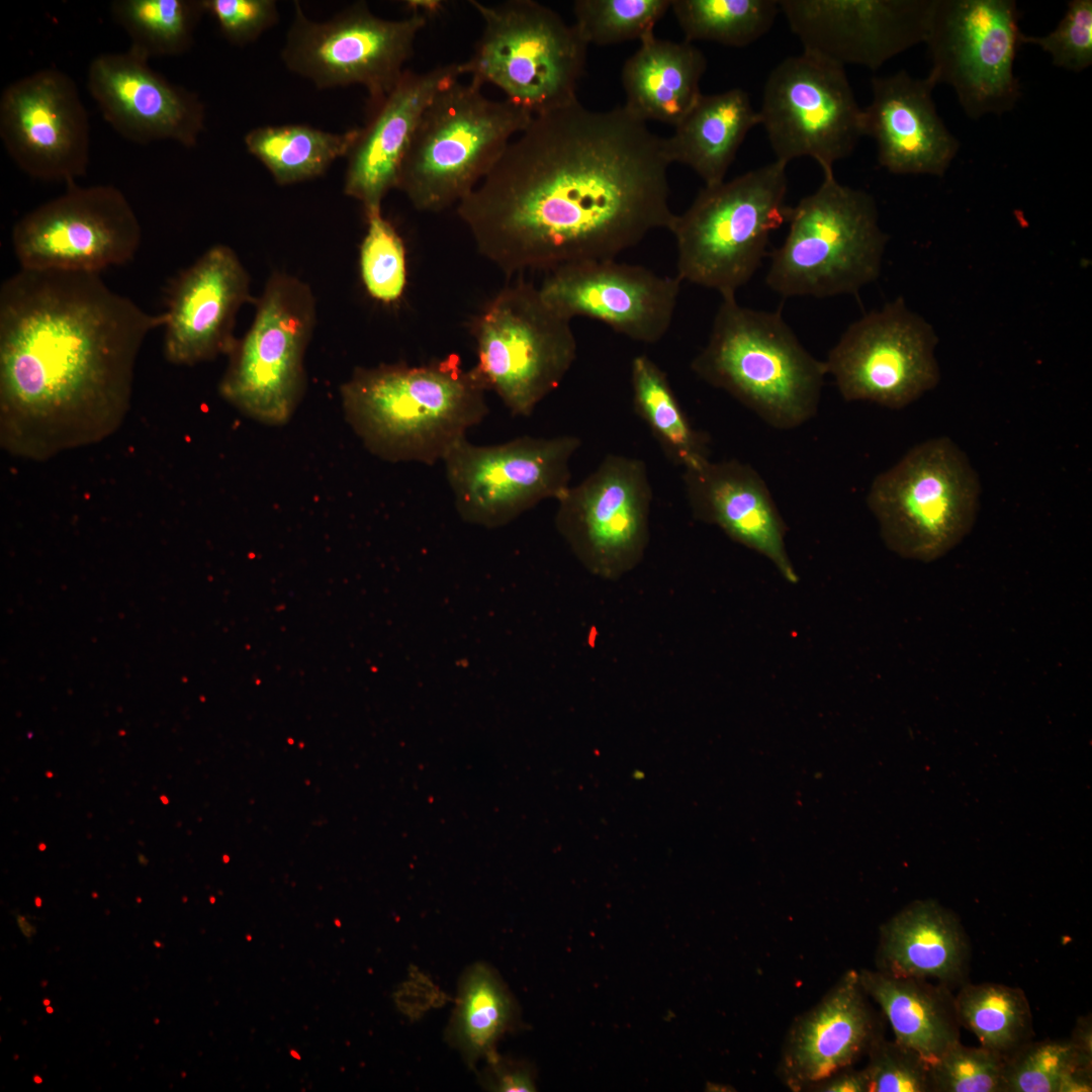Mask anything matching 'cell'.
Here are the masks:
<instances>
[{
    "mask_svg": "<svg viewBox=\"0 0 1092 1092\" xmlns=\"http://www.w3.org/2000/svg\"><path fill=\"white\" fill-rule=\"evenodd\" d=\"M255 304L250 329L228 355L218 390L245 416L281 426L304 394V355L315 325V299L305 282L276 272Z\"/></svg>",
    "mask_w": 1092,
    "mask_h": 1092,
    "instance_id": "8fae6325",
    "label": "cell"
},
{
    "mask_svg": "<svg viewBox=\"0 0 1092 1092\" xmlns=\"http://www.w3.org/2000/svg\"><path fill=\"white\" fill-rule=\"evenodd\" d=\"M33 1081L36 1084H40L42 1082V1079L39 1076L36 1075V1076L33 1077Z\"/></svg>",
    "mask_w": 1092,
    "mask_h": 1092,
    "instance_id": "f5cc1de1",
    "label": "cell"
},
{
    "mask_svg": "<svg viewBox=\"0 0 1092 1092\" xmlns=\"http://www.w3.org/2000/svg\"><path fill=\"white\" fill-rule=\"evenodd\" d=\"M493 1088L500 1092H528L534 1091L535 1085L532 1073L527 1068L513 1067L497 1071Z\"/></svg>",
    "mask_w": 1092,
    "mask_h": 1092,
    "instance_id": "bcb514c9",
    "label": "cell"
},
{
    "mask_svg": "<svg viewBox=\"0 0 1092 1092\" xmlns=\"http://www.w3.org/2000/svg\"><path fill=\"white\" fill-rule=\"evenodd\" d=\"M960 1025L982 1046L1005 1057L1033 1039L1032 1012L1025 993L997 983H965L954 995Z\"/></svg>",
    "mask_w": 1092,
    "mask_h": 1092,
    "instance_id": "836d02e7",
    "label": "cell"
},
{
    "mask_svg": "<svg viewBox=\"0 0 1092 1092\" xmlns=\"http://www.w3.org/2000/svg\"><path fill=\"white\" fill-rule=\"evenodd\" d=\"M670 6L671 0H576L573 25L587 44L641 41Z\"/></svg>",
    "mask_w": 1092,
    "mask_h": 1092,
    "instance_id": "74e56055",
    "label": "cell"
},
{
    "mask_svg": "<svg viewBox=\"0 0 1092 1092\" xmlns=\"http://www.w3.org/2000/svg\"><path fill=\"white\" fill-rule=\"evenodd\" d=\"M154 314L100 274L19 268L0 287V439L48 460L97 443L123 422Z\"/></svg>",
    "mask_w": 1092,
    "mask_h": 1092,
    "instance_id": "7a4b0ae2",
    "label": "cell"
},
{
    "mask_svg": "<svg viewBox=\"0 0 1092 1092\" xmlns=\"http://www.w3.org/2000/svg\"><path fill=\"white\" fill-rule=\"evenodd\" d=\"M687 500L696 518L719 526L736 542L767 558L781 575L796 583L788 555L786 525L760 475L737 460L710 459L685 468Z\"/></svg>",
    "mask_w": 1092,
    "mask_h": 1092,
    "instance_id": "4316f807",
    "label": "cell"
},
{
    "mask_svg": "<svg viewBox=\"0 0 1092 1092\" xmlns=\"http://www.w3.org/2000/svg\"><path fill=\"white\" fill-rule=\"evenodd\" d=\"M35 905H36L37 907H40V906H41V899H40L39 897H36V898H35Z\"/></svg>",
    "mask_w": 1092,
    "mask_h": 1092,
    "instance_id": "db71d44e",
    "label": "cell"
},
{
    "mask_svg": "<svg viewBox=\"0 0 1092 1092\" xmlns=\"http://www.w3.org/2000/svg\"><path fill=\"white\" fill-rule=\"evenodd\" d=\"M685 40H708L746 47L772 26L777 0H671L670 6Z\"/></svg>",
    "mask_w": 1092,
    "mask_h": 1092,
    "instance_id": "d590c367",
    "label": "cell"
},
{
    "mask_svg": "<svg viewBox=\"0 0 1092 1092\" xmlns=\"http://www.w3.org/2000/svg\"><path fill=\"white\" fill-rule=\"evenodd\" d=\"M1079 1059L1086 1065H1092V1021L1091 1016L1078 1018L1070 1037Z\"/></svg>",
    "mask_w": 1092,
    "mask_h": 1092,
    "instance_id": "7dc6e473",
    "label": "cell"
},
{
    "mask_svg": "<svg viewBox=\"0 0 1092 1092\" xmlns=\"http://www.w3.org/2000/svg\"><path fill=\"white\" fill-rule=\"evenodd\" d=\"M757 112L776 161L809 157L823 175L834 174V164L866 135L863 108L844 67L806 52L774 68Z\"/></svg>",
    "mask_w": 1092,
    "mask_h": 1092,
    "instance_id": "5bb4252c",
    "label": "cell"
},
{
    "mask_svg": "<svg viewBox=\"0 0 1092 1092\" xmlns=\"http://www.w3.org/2000/svg\"><path fill=\"white\" fill-rule=\"evenodd\" d=\"M407 6L411 9V13L421 14L428 18L430 13H437L442 7V2L439 1H408Z\"/></svg>",
    "mask_w": 1092,
    "mask_h": 1092,
    "instance_id": "681fc988",
    "label": "cell"
},
{
    "mask_svg": "<svg viewBox=\"0 0 1092 1092\" xmlns=\"http://www.w3.org/2000/svg\"><path fill=\"white\" fill-rule=\"evenodd\" d=\"M77 84L46 68L6 86L0 97V138L26 175L67 186L85 176L90 126Z\"/></svg>",
    "mask_w": 1092,
    "mask_h": 1092,
    "instance_id": "ac0fdd59",
    "label": "cell"
},
{
    "mask_svg": "<svg viewBox=\"0 0 1092 1092\" xmlns=\"http://www.w3.org/2000/svg\"><path fill=\"white\" fill-rule=\"evenodd\" d=\"M204 13L201 0H116L111 15L130 39L129 50L150 60L185 53Z\"/></svg>",
    "mask_w": 1092,
    "mask_h": 1092,
    "instance_id": "e575fe53",
    "label": "cell"
},
{
    "mask_svg": "<svg viewBox=\"0 0 1092 1092\" xmlns=\"http://www.w3.org/2000/svg\"><path fill=\"white\" fill-rule=\"evenodd\" d=\"M533 116L506 98L459 79L424 111L402 161L396 189L412 205L439 212L460 203L487 176Z\"/></svg>",
    "mask_w": 1092,
    "mask_h": 1092,
    "instance_id": "5b68a950",
    "label": "cell"
},
{
    "mask_svg": "<svg viewBox=\"0 0 1092 1092\" xmlns=\"http://www.w3.org/2000/svg\"><path fill=\"white\" fill-rule=\"evenodd\" d=\"M1007 1057L961 1041L931 1063L933 1092H1003Z\"/></svg>",
    "mask_w": 1092,
    "mask_h": 1092,
    "instance_id": "60d3db41",
    "label": "cell"
},
{
    "mask_svg": "<svg viewBox=\"0 0 1092 1092\" xmlns=\"http://www.w3.org/2000/svg\"><path fill=\"white\" fill-rule=\"evenodd\" d=\"M691 368L781 430L816 415L827 374L824 361L804 348L779 310L745 307L736 297L722 298Z\"/></svg>",
    "mask_w": 1092,
    "mask_h": 1092,
    "instance_id": "277c9868",
    "label": "cell"
},
{
    "mask_svg": "<svg viewBox=\"0 0 1092 1092\" xmlns=\"http://www.w3.org/2000/svg\"><path fill=\"white\" fill-rule=\"evenodd\" d=\"M570 322L523 280L502 288L471 322L473 369L512 415L530 416L574 363Z\"/></svg>",
    "mask_w": 1092,
    "mask_h": 1092,
    "instance_id": "30bf717a",
    "label": "cell"
},
{
    "mask_svg": "<svg viewBox=\"0 0 1092 1092\" xmlns=\"http://www.w3.org/2000/svg\"><path fill=\"white\" fill-rule=\"evenodd\" d=\"M42 1003L43 1005L49 1006L51 1001L49 999H44Z\"/></svg>",
    "mask_w": 1092,
    "mask_h": 1092,
    "instance_id": "9f6ffc18",
    "label": "cell"
},
{
    "mask_svg": "<svg viewBox=\"0 0 1092 1092\" xmlns=\"http://www.w3.org/2000/svg\"><path fill=\"white\" fill-rule=\"evenodd\" d=\"M814 1092H869L868 1078L863 1068L844 1069L810 1088Z\"/></svg>",
    "mask_w": 1092,
    "mask_h": 1092,
    "instance_id": "f6af8a7d",
    "label": "cell"
},
{
    "mask_svg": "<svg viewBox=\"0 0 1092 1092\" xmlns=\"http://www.w3.org/2000/svg\"><path fill=\"white\" fill-rule=\"evenodd\" d=\"M970 961L960 919L934 900L915 901L880 927L875 963L882 973L962 986Z\"/></svg>",
    "mask_w": 1092,
    "mask_h": 1092,
    "instance_id": "83f0119b",
    "label": "cell"
},
{
    "mask_svg": "<svg viewBox=\"0 0 1092 1092\" xmlns=\"http://www.w3.org/2000/svg\"><path fill=\"white\" fill-rule=\"evenodd\" d=\"M163 353L166 360L193 366L229 355L237 338L236 316L256 302L250 277L236 252L217 244L179 272L165 290Z\"/></svg>",
    "mask_w": 1092,
    "mask_h": 1092,
    "instance_id": "7402d4cb",
    "label": "cell"
},
{
    "mask_svg": "<svg viewBox=\"0 0 1092 1092\" xmlns=\"http://www.w3.org/2000/svg\"><path fill=\"white\" fill-rule=\"evenodd\" d=\"M366 218L367 232L360 246L362 282L372 298L392 303L402 296L406 283L403 242L381 210Z\"/></svg>",
    "mask_w": 1092,
    "mask_h": 1092,
    "instance_id": "f35d334b",
    "label": "cell"
},
{
    "mask_svg": "<svg viewBox=\"0 0 1092 1092\" xmlns=\"http://www.w3.org/2000/svg\"><path fill=\"white\" fill-rule=\"evenodd\" d=\"M87 88L107 123L132 143L172 141L192 148L204 129L198 96L169 82L129 49L96 56L87 70Z\"/></svg>",
    "mask_w": 1092,
    "mask_h": 1092,
    "instance_id": "603a6c76",
    "label": "cell"
},
{
    "mask_svg": "<svg viewBox=\"0 0 1092 1092\" xmlns=\"http://www.w3.org/2000/svg\"><path fill=\"white\" fill-rule=\"evenodd\" d=\"M936 85L929 74L915 78L905 70L872 79L864 132L876 141L878 161L889 172L941 177L958 154L960 142L932 99Z\"/></svg>",
    "mask_w": 1092,
    "mask_h": 1092,
    "instance_id": "484cf974",
    "label": "cell"
},
{
    "mask_svg": "<svg viewBox=\"0 0 1092 1092\" xmlns=\"http://www.w3.org/2000/svg\"><path fill=\"white\" fill-rule=\"evenodd\" d=\"M486 391L455 354L418 366L357 367L340 388L345 419L370 453L426 465L484 420Z\"/></svg>",
    "mask_w": 1092,
    "mask_h": 1092,
    "instance_id": "3957f363",
    "label": "cell"
},
{
    "mask_svg": "<svg viewBox=\"0 0 1092 1092\" xmlns=\"http://www.w3.org/2000/svg\"><path fill=\"white\" fill-rule=\"evenodd\" d=\"M823 176L791 207L789 233L770 255L765 282L785 297L856 293L880 273L887 236L875 200L834 174Z\"/></svg>",
    "mask_w": 1092,
    "mask_h": 1092,
    "instance_id": "52a82bcc",
    "label": "cell"
},
{
    "mask_svg": "<svg viewBox=\"0 0 1092 1092\" xmlns=\"http://www.w3.org/2000/svg\"><path fill=\"white\" fill-rule=\"evenodd\" d=\"M662 139L624 106L534 116L457 204L478 252L508 276L616 259L669 229Z\"/></svg>",
    "mask_w": 1092,
    "mask_h": 1092,
    "instance_id": "6da1fadb",
    "label": "cell"
},
{
    "mask_svg": "<svg viewBox=\"0 0 1092 1092\" xmlns=\"http://www.w3.org/2000/svg\"><path fill=\"white\" fill-rule=\"evenodd\" d=\"M980 480L963 450L947 437L910 449L879 474L867 496L881 535L901 557L933 561L972 530Z\"/></svg>",
    "mask_w": 1092,
    "mask_h": 1092,
    "instance_id": "9c48e42d",
    "label": "cell"
},
{
    "mask_svg": "<svg viewBox=\"0 0 1092 1092\" xmlns=\"http://www.w3.org/2000/svg\"><path fill=\"white\" fill-rule=\"evenodd\" d=\"M787 165L774 161L730 181L705 186L668 231L676 244V277L722 298L754 275L772 231L787 222Z\"/></svg>",
    "mask_w": 1092,
    "mask_h": 1092,
    "instance_id": "8992f818",
    "label": "cell"
},
{
    "mask_svg": "<svg viewBox=\"0 0 1092 1092\" xmlns=\"http://www.w3.org/2000/svg\"><path fill=\"white\" fill-rule=\"evenodd\" d=\"M759 124L748 94L739 88L702 94L695 106L662 140L669 162L694 170L711 186L724 181L748 131Z\"/></svg>",
    "mask_w": 1092,
    "mask_h": 1092,
    "instance_id": "4dcf8cb0",
    "label": "cell"
},
{
    "mask_svg": "<svg viewBox=\"0 0 1092 1092\" xmlns=\"http://www.w3.org/2000/svg\"><path fill=\"white\" fill-rule=\"evenodd\" d=\"M937 337L903 298L852 323L824 361L845 400L902 408L935 387Z\"/></svg>",
    "mask_w": 1092,
    "mask_h": 1092,
    "instance_id": "e0dca14e",
    "label": "cell"
},
{
    "mask_svg": "<svg viewBox=\"0 0 1092 1092\" xmlns=\"http://www.w3.org/2000/svg\"><path fill=\"white\" fill-rule=\"evenodd\" d=\"M1048 53L1054 66L1079 73L1092 64V1L1072 0L1054 30L1045 35H1022V44Z\"/></svg>",
    "mask_w": 1092,
    "mask_h": 1092,
    "instance_id": "7bdbcfd3",
    "label": "cell"
},
{
    "mask_svg": "<svg viewBox=\"0 0 1092 1092\" xmlns=\"http://www.w3.org/2000/svg\"><path fill=\"white\" fill-rule=\"evenodd\" d=\"M632 402L665 456L684 469L709 459L706 436L694 429L664 371L649 357L631 362Z\"/></svg>",
    "mask_w": 1092,
    "mask_h": 1092,
    "instance_id": "d6a6232c",
    "label": "cell"
},
{
    "mask_svg": "<svg viewBox=\"0 0 1092 1092\" xmlns=\"http://www.w3.org/2000/svg\"><path fill=\"white\" fill-rule=\"evenodd\" d=\"M867 1056L869 1092H933L931 1063L914 1050L883 1035Z\"/></svg>",
    "mask_w": 1092,
    "mask_h": 1092,
    "instance_id": "b9f144b4",
    "label": "cell"
},
{
    "mask_svg": "<svg viewBox=\"0 0 1092 1092\" xmlns=\"http://www.w3.org/2000/svg\"><path fill=\"white\" fill-rule=\"evenodd\" d=\"M201 5L222 35L237 46L256 40L279 20L274 0H201Z\"/></svg>",
    "mask_w": 1092,
    "mask_h": 1092,
    "instance_id": "ee69618b",
    "label": "cell"
},
{
    "mask_svg": "<svg viewBox=\"0 0 1092 1092\" xmlns=\"http://www.w3.org/2000/svg\"><path fill=\"white\" fill-rule=\"evenodd\" d=\"M47 1012H48V1013H53V1012H54V1008H53V1007H51L50 1005H49V1006H47Z\"/></svg>",
    "mask_w": 1092,
    "mask_h": 1092,
    "instance_id": "11a10c76",
    "label": "cell"
},
{
    "mask_svg": "<svg viewBox=\"0 0 1092 1092\" xmlns=\"http://www.w3.org/2000/svg\"><path fill=\"white\" fill-rule=\"evenodd\" d=\"M933 0H780L803 52L877 70L924 42Z\"/></svg>",
    "mask_w": 1092,
    "mask_h": 1092,
    "instance_id": "44dd1931",
    "label": "cell"
},
{
    "mask_svg": "<svg viewBox=\"0 0 1092 1092\" xmlns=\"http://www.w3.org/2000/svg\"><path fill=\"white\" fill-rule=\"evenodd\" d=\"M858 971H846L812 1008L798 1016L786 1035L778 1074L793 1092L809 1091L868 1055L884 1035Z\"/></svg>",
    "mask_w": 1092,
    "mask_h": 1092,
    "instance_id": "cb8c5ba5",
    "label": "cell"
},
{
    "mask_svg": "<svg viewBox=\"0 0 1092 1092\" xmlns=\"http://www.w3.org/2000/svg\"><path fill=\"white\" fill-rule=\"evenodd\" d=\"M514 1015V1005L498 978L485 966L465 976L454 1021L455 1039L471 1058L491 1052Z\"/></svg>",
    "mask_w": 1092,
    "mask_h": 1092,
    "instance_id": "8d00e7d4",
    "label": "cell"
},
{
    "mask_svg": "<svg viewBox=\"0 0 1092 1092\" xmlns=\"http://www.w3.org/2000/svg\"><path fill=\"white\" fill-rule=\"evenodd\" d=\"M138 861L143 867H146V866L149 864V858L144 853H141V852L138 853Z\"/></svg>",
    "mask_w": 1092,
    "mask_h": 1092,
    "instance_id": "816d5d0a",
    "label": "cell"
},
{
    "mask_svg": "<svg viewBox=\"0 0 1092 1092\" xmlns=\"http://www.w3.org/2000/svg\"><path fill=\"white\" fill-rule=\"evenodd\" d=\"M16 923L23 936L27 939L35 935L36 927L32 923H30L26 916L22 914L16 915Z\"/></svg>",
    "mask_w": 1092,
    "mask_h": 1092,
    "instance_id": "f907efd6",
    "label": "cell"
},
{
    "mask_svg": "<svg viewBox=\"0 0 1092 1092\" xmlns=\"http://www.w3.org/2000/svg\"><path fill=\"white\" fill-rule=\"evenodd\" d=\"M680 282L616 259L587 260L550 271L539 291L570 321L594 318L633 341L654 344L670 328Z\"/></svg>",
    "mask_w": 1092,
    "mask_h": 1092,
    "instance_id": "ffe728a7",
    "label": "cell"
},
{
    "mask_svg": "<svg viewBox=\"0 0 1092 1092\" xmlns=\"http://www.w3.org/2000/svg\"><path fill=\"white\" fill-rule=\"evenodd\" d=\"M154 944H155L156 946H158V947H160V946H161V943H160V941H158V940H155V941H154Z\"/></svg>",
    "mask_w": 1092,
    "mask_h": 1092,
    "instance_id": "6f0895ef",
    "label": "cell"
},
{
    "mask_svg": "<svg viewBox=\"0 0 1092 1092\" xmlns=\"http://www.w3.org/2000/svg\"><path fill=\"white\" fill-rule=\"evenodd\" d=\"M360 128L336 133L307 124L259 126L246 133L247 151L258 159L279 185L323 175L339 158L347 157Z\"/></svg>",
    "mask_w": 1092,
    "mask_h": 1092,
    "instance_id": "1f68e13d",
    "label": "cell"
},
{
    "mask_svg": "<svg viewBox=\"0 0 1092 1092\" xmlns=\"http://www.w3.org/2000/svg\"><path fill=\"white\" fill-rule=\"evenodd\" d=\"M142 226L125 195L108 184L68 185L11 231L20 268L98 273L133 259Z\"/></svg>",
    "mask_w": 1092,
    "mask_h": 1092,
    "instance_id": "2e32d148",
    "label": "cell"
},
{
    "mask_svg": "<svg viewBox=\"0 0 1092 1092\" xmlns=\"http://www.w3.org/2000/svg\"><path fill=\"white\" fill-rule=\"evenodd\" d=\"M1022 35L1013 0H933L929 75L953 88L969 117L1002 115L1022 94L1014 74Z\"/></svg>",
    "mask_w": 1092,
    "mask_h": 1092,
    "instance_id": "4fadbf2b",
    "label": "cell"
},
{
    "mask_svg": "<svg viewBox=\"0 0 1092 1092\" xmlns=\"http://www.w3.org/2000/svg\"><path fill=\"white\" fill-rule=\"evenodd\" d=\"M581 446L571 435L522 436L494 445L456 443L442 462L459 516L502 527L570 486V460Z\"/></svg>",
    "mask_w": 1092,
    "mask_h": 1092,
    "instance_id": "9a60e30c",
    "label": "cell"
},
{
    "mask_svg": "<svg viewBox=\"0 0 1092 1092\" xmlns=\"http://www.w3.org/2000/svg\"><path fill=\"white\" fill-rule=\"evenodd\" d=\"M470 4L483 28L470 58L460 63L462 76L499 88L533 117L577 101L588 44L573 24L533 0Z\"/></svg>",
    "mask_w": 1092,
    "mask_h": 1092,
    "instance_id": "ba28073f",
    "label": "cell"
},
{
    "mask_svg": "<svg viewBox=\"0 0 1092 1092\" xmlns=\"http://www.w3.org/2000/svg\"><path fill=\"white\" fill-rule=\"evenodd\" d=\"M557 502L558 528L593 568L617 572L641 555L652 502L648 469L641 459L606 456Z\"/></svg>",
    "mask_w": 1092,
    "mask_h": 1092,
    "instance_id": "d6986e66",
    "label": "cell"
},
{
    "mask_svg": "<svg viewBox=\"0 0 1092 1092\" xmlns=\"http://www.w3.org/2000/svg\"><path fill=\"white\" fill-rule=\"evenodd\" d=\"M460 76V63L422 73L405 70L394 89L372 108L346 157L344 180V193L362 204L365 215L381 210L383 198L397 187L402 161L424 111L441 89Z\"/></svg>",
    "mask_w": 1092,
    "mask_h": 1092,
    "instance_id": "d4e9b609",
    "label": "cell"
},
{
    "mask_svg": "<svg viewBox=\"0 0 1092 1092\" xmlns=\"http://www.w3.org/2000/svg\"><path fill=\"white\" fill-rule=\"evenodd\" d=\"M427 20L417 13L381 18L358 1L328 20L315 21L294 1L281 59L290 72L318 89L363 86L373 108L399 82Z\"/></svg>",
    "mask_w": 1092,
    "mask_h": 1092,
    "instance_id": "7c38bea8",
    "label": "cell"
},
{
    "mask_svg": "<svg viewBox=\"0 0 1092 1092\" xmlns=\"http://www.w3.org/2000/svg\"><path fill=\"white\" fill-rule=\"evenodd\" d=\"M1092 1090V1068L1076 1067L1063 1079L1059 1092H1087Z\"/></svg>",
    "mask_w": 1092,
    "mask_h": 1092,
    "instance_id": "c3c4849f",
    "label": "cell"
},
{
    "mask_svg": "<svg viewBox=\"0 0 1092 1092\" xmlns=\"http://www.w3.org/2000/svg\"><path fill=\"white\" fill-rule=\"evenodd\" d=\"M1081 1062L1070 1040L1033 1039L1007 1057L1003 1092H1059L1064 1077Z\"/></svg>",
    "mask_w": 1092,
    "mask_h": 1092,
    "instance_id": "ab89813d",
    "label": "cell"
},
{
    "mask_svg": "<svg viewBox=\"0 0 1092 1092\" xmlns=\"http://www.w3.org/2000/svg\"><path fill=\"white\" fill-rule=\"evenodd\" d=\"M706 68L703 52L692 42L650 35L623 66L624 107L644 122L675 126L703 94L700 81Z\"/></svg>",
    "mask_w": 1092,
    "mask_h": 1092,
    "instance_id": "f1b7e54d",
    "label": "cell"
},
{
    "mask_svg": "<svg viewBox=\"0 0 1092 1092\" xmlns=\"http://www.w3.org/2000/svg\"><path fill=\"white\" fill-rule=\"evenodd\" d=\"M867 995L883 1011L895 1040L932 1063L960 1041V1022L950 987L930 980L858 971Z\"/></svg>",
    "mask_w": 1092,
    "mask_h": 1092,
    "instance_id": "f546056e",
    "label": "cell"
}]
</instances>
